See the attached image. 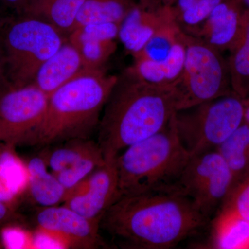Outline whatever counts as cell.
<instances>
[{"mask_svg":"<svg viewBox=\"0 0 249 249\" xmlns=\"http://www.w3.org/2000/svg\"><path fill=\"white\" fill-rule=\"evenodd\" d=\"M210 222L173 188L119 196L103 214L100 230L121 249H168Z\"/></svg>","mask_w":249,"mask_h":249,"instance_id":"obj_1","label":"cell"},{"mask_svg":"<svg viewBox=\"0 0 249 249\" xmlns=\"http://www.w3.org/2000/svg\"><path fill=\"white\" fill-rule=\"evenodd\" d=\"M179 80L150 84L127 69L119 75L97 128L96 142L105 160H115L127 147L164 128L177 111Z\"/></svg>","mask_w":249,"mask_h":249,"instance_id":"obj_2","label":"cell"},{"mask_svg":"<svg viewBox=\"0 0 249 249\" xmlns=\"http://www.w3.org/2000/svg\"><path fill=\"white\" fill-rule=\"evenodd\" d=\"M118 78L105 70H84L58 88L49 96L29 146L43 148L71 139H91Z\"/></svg>","mask_w":249,"mask_h":249,"instance_id":"obj_3","label":"cell"},{"mask_svg":"<svg viewBox=\"0 0 249 249\" xmlns=\"http://www.w3.org/2000/svg\"><path fill=\"white\" fill-rule=\"evenodd\" d=\"M190 158L178 138L174 114L164 128L116 157L119 196L173 188Z\"/></svg>","mask_w":249,"mask_h":249,"instance_id":"obj_4","label":"cell"},{"mask_svg":"<svg viewBox=\"0 0 249 249\" xmlns=\"http://www.w3.org/2000/svg\"><path fill=\"white\" fill-rule=\"evenodd\" d=\"M0 36L12 88L33 84L42 65L65 42L52 24L24 15L0 21Z\"/></svg>","mask_w":249,"mask_h":249,"instance_id":"obj_5","label":"cell"},{"mask_svg":"<svg viewBox=\"0 0 249 249\" xmlns=\"http://www.w3.org/2000/svg\"><path fill=\"white\" fill-rule=\"evenodd\" d=\"M240 97L222 96L176 111L180 142L190 156L217 150L244 122Z\"/></svg>","mask_w":249,"mask_h":249,"instance_id":"obj_6","label":"cell"},{"mask_svg":"<svg viewBox=\"0 0 249 249\" xmlns=\"http://www.w3.org/2000/svg\"><path fill=\"white\" fill-rule=\"evenodd\" d=\"M181 37L186 57L178 84L177 111L229 95L230 73L220 51L183 29Z\"/></svg>","mask_w":249,"mask_h":249,"instance_id":"obj_7","label":"cell"},{"mask_svg":"<svg viewBox=\"0 0 249 249\" xmlns=\"http://www.w3.org/2000/svg\"><path fill=\"white\" fill-rule=\"evenodd\" d=\"M233 181L227 161L217 150L192 156L174 189L188 198L210 222Z\"/></svg>","mask_w":249,"mask_h":249,"instance_id":"obj_8","label":"cell"},{"mask_svg":"<svg viewBox=\"0 0 249 249\" xmlns=\"http://www.w3.org/2000/svg\"><path fill=\"white\" fill-rule=\"evenodd\" d=\"M49 96L31 84L0 96V142L15 149L28 145L45 115Z\"/></svg>","mask_w":249,"mask_h":249,"instance_id":"obj_9","label":"cell"},{"mask_svg":"<svg viewBox=\"0 0 249 249\" xmlns=\"http://www.w3.org/2000/svg\"><path fill=\"white\" fill-rule=\"evenodd\" d=\"M37 232L51 237L64 248L94 249L106 247L100 223L62 206L40 207L36 214Z\"/></svg>","mask_w":249,"mask_h":249,"instance_id":"obj_10","label":"cell"},{"mask_svg":"<svg viewBox=\"0 0 249 249\" xmlns=\"http://www.w3.org/2000/svg\"><path fill=\"white\" fill-rule=\"evenodd\" d=\"M119 197L116 159L106 160L88 178L67 192L63 205L100 223L109 206Z\"/></svg>","mask_w":249,"mask_h":249,"instance_id":"obj_11","label":"cell"},{"mask_svg":"<svg viewBox=\"0 0 249 249\" xmlns=\"http://www.w3.org/2000/svg\"><path fill=\"white\" fill-rule=\"evenodd\" d=\"M243 7L242 0H225L213 10L199 27L183 31L202 39L220 52L231 50L242 33Z\"/></svg>","mask_w":249,"mask_h":249,"instance_id":"obj_12","label":"cell"},{"mask_svg":"<svg viewBox=\"0 0 249 249\" xmlns=\"http://www.w3.org/2000/svg\"><path fill=\"white\" fill-rule=\"evenodd\" d=\"M175 18L173 8L169 5L146 10L137 4L121 22L118 37L126 51L134 55L143 48L162 26Z\"/></svg>","mask_w":249,"mask_h":249,"instance_id":"obj_13","label":"cell"},{"mask_svg":"<svg viewBox=\"0 0 249 249\" xmlns=\"http://www.w3.org/2000/svg\"><path fill=\"white\" fill-rule=\"evenodd\" d=\"M84 70L79 52L67 40L42 65L36 74L34 84L50 96Z\"/></svg>","mask_w":249,"mask_h":249,"instance_id":"obj_14","label":"cell"},{"mask_svg":"<svg viewBox=\"0 0 249 249\" xmlns=\"http://www.w3.org/2000/svg\"><path fill=\"white\" fill-rule=\"evenodd\" d=\"M26 164L29 196L40 207L58 206L63 203L67 191L40 155L31 157Z\"/></svg>","mask_w":249,"mask_h":249,"instance_id":"obj_15","label":"cell"},{"mask_svg":"<svg viewBox=\"0 0 249 249\" xmlns=\"http://www.w3.org/2000/svg\"><path fill=\"white\" fill-rule=\"evenodd\" d=\"M186 47L181 37L180 40L173 47L171 53L164 60L160 61L134 60L133 65L127 70L140 79L150 84L171 85L181 78L184 67Z\"/></svg>","mask_w":249,"mask_h":249,"instance_id":"obj_16","label":"cell"},{"mask_svg":"<svg viewBox=\"0 0 249 249\" xmlns=\"http://www.w3.org/2000/svg\"><path fill=\"white\" fill-rule=\"evenodd\" d=\"M85 0H29L24 16L52 24L62 34L69 35ZM21 16V15H20Z\"/></svg>","mask_w":249,"mask_h":249,"instance_id":"obj_17","label":"cell"},{"mask_svg":"<svg viewBox=\"0 0 249 249\" xmlns=\"http://www.w3.org/2000/svg\"><path fill=\"white\" fill-rule=\"evenodd\" d=\"M137 5V0H85L72 31L89 24H121Z\"/></svg>","mask_w":249,"mask_h":249,"instance_id":"obj_18","label":"cell"},{"mask_svg":"<svg viewBox=\"0 0 249 249\" xmlns=\"http://www.w3.org/2000/svg\"><path fill=\"white\" fill-rule=\"evenodd\" d=\"M100 149L98 142L91 139H71L43 147L40 155L52 173L55 175Z\"/></svg>","mask_w":249,"mask_h":249,"instance_id":"obj_19","label":"cell"},{"mask_svg":"<svg viewBox=\"0 0 249 249\" xmlns=\"http://www.w3.org/2000/svg\"><path fill=\"white\" fill-rule=\"evenodd\" d=\"M27 182L25 163L15 154V149L6 147L0 155V201L11 204L27 188Z\"/></svg>","mask_w":249,"mask_h":249,"instance_id":"obj_20","label":"cell"},{"mask_svg":"<svg viewBox=\"0 0 249 249\" xmlns=\"http://www.w3.org/2000/svg\"><path fill=\"white\" fill-rule=\"evenodd\" d=\"M229 65L231 83L237 94L249 92V10L244 13L240 38L231 49Z\"/></svg>","mask_w":249,"mask_h":249,"instance_id":"obj_21","label":"cell"},{"mask_svg":"<svg viewBox=\"0 0 249 249\" xmlns=\"http://www.w3.org/2000/svg\"><path fill=\"white\" fill-rule=\"evenodd\" d=\"M209 248L240 249L249 244V221L239 216L221 217L214 224Z\"/></svg>","mask_w":249,"mask_h":249,"instance_id":"obj_22","label":"cell"},{"mask_svg":"<svg viewBox=\"0 0 249 249\" xmlns=\"http://www.w3.org/2000/svg\"><path fill=\"white\" fill-rule=\"evenodd\" d=\"M182 28L177 18L165 23L152 36L138 53L134 54V60L160 61L166 58L173 47L180 40Z\"/></svg>","mask_w":249,"mask_h":249,"instance_id":"obj_23","label":"cell"},{"mask_svg":"<svg viewBox=\"0 0 249 249\" xmlns=\"http://www.w3.org/2000/svg\"><path fill=\"white\" fill-rule=\"evenodd\" d=\"M249 143V124L242 123L240 127L217 149L227 161L232 177L247 169L243 155L245 147Z\"/></svg>","mask_w":249,"mask_h":249,"instance_id":"obj_24","label":"cell"},{"mask_svg":"<svg viewBox=\"0 0 249 249\" xmlns=\"http://www.w3.org/2000/svg\"><path fill=\"white\" fill-rule=\"evenodd\" d=\"M74 47L81 56L84 70L95 71L105 70V65L115 53L117 45L115 40H88Z\"/></svg>","mask_w":249,"mask_h":249,"instance_id":"obj_25","label":"cell"},{"mask_svg":"<svg viewBox=\"0 0 249 249\" xmlns=\"http://www.w3.org/2000/svg\"><path fill=\"white\" fill-rule=\"evenodd\" d=\"M106 163L101 149L85 156L74 164L55 174V177L66 190L71 191L89 176L98 167Z\"/></svg>","mask_w":249,"mask_h":249,"instance_id":"obj_26","label":"cell"},{"mask_svg":"<svg viewBox=\"0 0 249 249\" xmlns=\"http://www.w3.org/2000/svg\"><path fill=\"white\" fill-rule=\"evenodd\" d=\"M119 27L120 24L115 23L87 24L70 32L67 40L73 46L88 40H115Z\"/></svg>","mask_w":249,"mask_h":249,"instance_id":"obj_27","label":"cell"},{"mask_svg":"<svg viewBox=\"0 0 249 249\" xmlns=\"http://www.w3.org/2000/svg\"><path fill=\"white\" fill-rule=\"evenodd\" d=\"M22 226L10 225L0 231L1 245L5 249H23L27 247L28 236Z\"/></svg>","mask_w":249,"mask_h":249,"instance_id":"obj_28","label":"cell"},{"mask_svg":"<svg viewBox=\"0 0 249 249\" xmlns=\"http://www.w3.org/2000/svg\"><path fill=\"white\" fill-rule=\"evenodd\" d=\"M26 218L18 213L11 204L0 201V231L10 225L24 226Z\"/></svg>","mask_w":249,"mask_h":249,"instance_id":"obj_29","label":"cell"},{"mask_svg":"<svg viewBox=\"0 0 249 249\" xmlns=\"http://www.w3.org/2000/svg\"><path fill=\"white\" fill-rule=\"evenodd\" d=\"M235 212L236 215L249 221V181L236 196Z\"/></svg>","mask_w":249,"mask_h":249,"instance_id":"obj_30","label":"cell"},{"mask_svg":"<svg viewBox=\"0 0 249 249\" xmlns=\"http://www.w3.org/2000/svg\"><path fill=\"white\" fill-rule=\"evenodd\" d=\"M7 72V62L4 45L0 36V96L11 89Z\"/></svg>","mask_w":249,"mask_h":249,"instance_id":"obj_31","label":"cell"},{"mask_svg":"<svg viewBox=\"0 0 249 249\" xmlns=\"http://www.w3.org/2000/svg\"><path fill=\"white\" fill-rule=\"evenodd\" d=\"M5 6L14 10L18 15H23L27 9L29 0H0Z\"/></svg>","mask_w":249,"mask_h":249,"instance_id":"obj_32","label":"cell"},{"mask_svg":"<svg viewBox=\"0 0 249 249\" xmlns=\"http://www.w3.org/2000/svg\"><path fill=\"white\" fill-rule=\"evenodd\" d=\"M141 8L146 10H156L164 4L163 0H137Z\"/></svg>","mask_w":249,"mask_h":249,"instance_id":"obj_33","label":"cell"},{"mask_svg":"<svg viewBox=\"0 0 249 249\" xmlns=\"http://www.w3.org/2000/svg\"><path fill=\"white\" fill-rule=\"evenodd\" d=\"M244 121H246V124H249V105L248 106H244Z\"/></svg>","mask_w":249,"mask_h":249,"instance_id":"obj_34","label":"cell"},{"mask_svg":"<svg viewBox=\"0 0 249 249\" xmlns=\"http://www.w3.org/2000/svg\"><path fill=\"white\" fill-rule=\"evenodd\" d=\"M244 6L247 7V9L249 10V0H242Z\"/></svg>","mask_w":249,"mask_h":249,"instance_id":"obj_35","label":"cell"},{"mask_svg":"<svg viewBox=\"0 0 249 249\" xmlns=\"http://www.w3.org/2000/svg\"><path fill=\"white\" fill-rule=\"evenodd\" d=\"M5 148H6V146H5L2 142H0V155H1V154L4 151Z\"/></svg>","mask_w":249,"mask_h":249,"instance_id":"obj_36","label":"cell"},{"mask_svg":"<svg viewBox=\"0 0 249 249\" xmlns=\"http://www.w3.org/2000/svg\"><path fill=\"white\" fill-rule=\"evenodd\" d=\"M172 2H173V0H163V3H164V4L166 5H171Z\"/></svg>","mask_w":249,"mask_h":249,"instance_id":"obj_37","label":"cell"},{"mask_svg":"<svg viewBox=\"0 0 249 249\" xmlns=\"http://www.w3.org/2000/svg\"><path fill=\"white\" fill-rule=\"evenodd\" d=\"M0 247H2V245H1V239H0ZM0 248H1V247H0Z\"/></svg>","mask_w":249,"mask_h":249,"instance_id":"obj_38","label":"cell"}]
</instances>
